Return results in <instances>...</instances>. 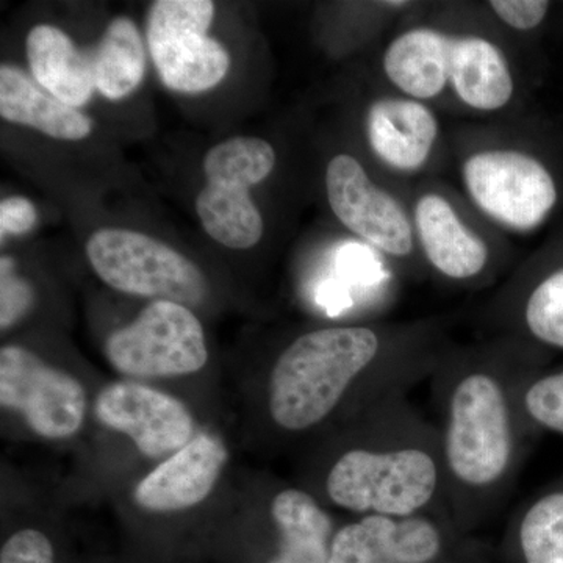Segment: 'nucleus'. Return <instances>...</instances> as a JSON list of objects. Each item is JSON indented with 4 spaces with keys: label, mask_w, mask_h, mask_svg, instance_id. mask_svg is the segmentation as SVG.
<instances>
[{
    "label": "nucleus",
    "mask_w": 563,
    "mask_h": 563,
    "mask_svg": "<svg viewBox=\"0 0 563 563\" xmlns=\"http://www.w3.org/2000/svg\"><path fill=\"white\" fill-rule=\"evenodd\" d=\"M462 176L473 202L493 221L512 231H536L561 202L558 174L543 158L529 152H477L463 163Z\"/></svg>",
    "instance_id": "423d86ee"
},
{
    "label": "nucleus",
    "mask_w": 563,
    "mask_h": 563,
    "mask_svg": "<svg viewBox=\"0 0 563 563\" xmlns=\"http://www.w3.org/2000/svg\"><path fill=\"white\" fill-rule=\"evenodd\" d=\"M548 358L526 344L512 351L443 355L431 377L451 517L470 533L501 509L537 433L518 393Z\"/></svg>",
    "instance_id": "f257e3e1"
},
{
    "label": "nucleus",
    "mask_w": 563,
    "mask_h": 563,
    "mask_svg": "<svg viewBox=\"0 0 563 563\" xmlns=\"http://www.w3.org/2000/svg\"><path fill=\"white\" fill-rule=\"evenodd\" d=\"M228 461V448L218 437L198 433L136 485L133 499L147 512L190 509L207 499Z\"/></svg>",
    "instance_id": "f8f14e48"
},
{
    "label": "nucleus",
    "mask_w": 563,
    "mask_h": 563,
    "mask_svg": "<svg viewBox=\"0 0 563 563\" xmlns=\"http://www.w3.org/2000/svg\"><path fill=\"white\" fill-rule=\"evenodd\" d=\"M274 166L276 151L257 136H233L207 152L206 185L196 199V213L211 240L235 251L261 243L265 224L251 188L265 180Z\"/></svg>",
    "instance_id": "20e7f679"
},
{
    "label": "nucleus",
    "mask_w": 563,
    "mask_h": 563,
    "mask_svg": "<svg viewBox=\"0 0 563 563\" xmlns=\"http://www.w3.org/2000/svg\"><path fill=\"white\" fill-rule=\"evenodd\" d=\"M496 16L515 31H536L547 21L551 2L544 0H493Z\"/></svg>",
    "instance_id": "393cba45"
},
{
    "label": "nucleus",
    "mask_w": 563,
    "mask_h": 563,
    "mask_svg": "<svg viewBox=\"0 0 563 563\" xmlns=\"http://www.w3.org/2000/svg\"><path fill=\"white\" fill-rule=\"evenodd\" d=\"M85 251L99 279L125 295L188 307L202 303L209 292L195 262L146 233L99 229Z\"/></svg>",
    "instance_id": "39448f33"
},
{
    "label": "nucleus",
    "mask_w": 563,
    "mask_h": 563,
    "mask_svg": "<svg viewBox=\"0 0 563 563\" xmlns=\"http://www.w3.org/2000/svg\"><path fill=\"white\" fill-rule=\"evenodd\" d=\"M33 79L58 101L79 110L95 92L90 52L79 49L62 29L35 25L27 35Z\"/></svg>",
    "instance_id": "f3484780"
},
{
    "label": "nucleus",
    "mask_w": 563,
    "mask_h": 563,
    "mask_svg": "<svg viewBox=\"0 0 563 563\" xmlns=\"http://www.w3.org/2000/svg\"><path fill=\"white\" fill-rule=\"evenodd\" d=\"M106 357L124 376L162 379L198 373L209 351L201 321L188 307L152 301L131 324L111 333Z\"/></svg>",
    "instance_id": "6e6552de"
},
{
    "label": "nucleus",
    "mask_w": 563,
    "mask_h": 563,
    "mask_svg": "<svg viewBox=\"0 0 563 563\" xmlns=\"http://www.w3.org/2000/svg\"><path fill=\"white\" fill-rule=\"evenodd\" d=\"M415 228L426 258L446 279L473 280L487 268V244L442 195L428 192L418 199Z\"/></svg>",
    "instance_id": "4468645a"
},
{
    "label": "nucleus",
    "mask_w": 563,
    "mask_h": 563,
    "mask_svg": "<svg viewBox=\"0 0 563 563\" xmlns=\"http://www.w3.org/2000/svg\"><path fill=\"white\" fill-rule=\"evenodd\" d=\"M99 422L128 435L151 459L173 455L195 437V421L184 402L139 383H114L95 402Z\"/></svg>",
    "instance_id": "9b49d317"
},
{
    "label": "nucleus",
    "mask_w": 563,
    "mask_h": 563,
    "mask_svg": "<svg viewBox=\"0 0 563 563\" xmlns=\"http://www.w3.org/2000/svg\"><path fill=\"white\" fill-rule=\"evenodd\" d=\"M0 404L21 415L36 435L69 439L84 426L87 393L76 377L20 346L0 351Z\"/></svg>",
    "instance_id": "1a4fd4ad"
},
{
    "label": "nucleus",
    "mask_w": 563,
    "mask_h": 563,
    "mask_svg": "<svg viewBox=\"0 0 563 563\" xmlns=\"http://www.w3.org/2000/svg\"><path fill=\"white\" fill-rule=\"evenodd\" d=\"M443 77L459 99L474 110H501L515 91L506 55L484 36L448 35Z\"/></svg>",
    "instance_id": "2eb2a0df"
},
{
    "label": "nucleus",
    "mask_w": 563,
    "mask_h": 563,
    "mask_svg": "<svg viewBox=\"0 0 563 563\" xmlns=\"http://www.w3.org/2000/svg\"><path fill=\"white\" fill-rule=\"evenodd\" d=\"M0 563H55L54 547L46 533L22 529L3 543Z\"/></svg>",
    "instance_id": "5701e85b"
},
{
    "label": "nucleus",
    "mask_w": 563,
    "mask_h": 563,
    "mask_svg": "<svg viewBox=\"0 0 563 563\" xmlns=\"http://www.w3.org/2000/svg\"><path fill=\"white\" fill-rule=\"evenodd\" d=\"M521 415L533 433L563 435V366L529 374L518 393Z\"/></svg>",
    "instance_id": "4be33fe9"
},
{
    "label": "nucleus",
    "mask_w": 563,
    "mask_h": 563,
    "mask_svg": "<svg viewBox=\"0 0 563 563\" xmlns=\"http://www.w3.org/2000/svg\"><path fill=\"white\" fill-rule=\"evenodd\" d=\"M96 91L109 101L129 98L146 74V52L135 22L114 18L90 52Z\"/></svg>",
    "instance_id": "6ab92c4d"
},
{
    "label": "nucleus",
    "mask_w": 563,
    "mask_h": 563,
    "mask_svg": "<svg viewBox=\"0 0 563 563\" xmlns=\"http://www.w3.org/2000/svg\"><path fill=\"white\" fill-rule=\"evenodd\" d=\"M0 117L54 140L80 141L92 131L87 114L58 101L24 70L10 65L0 68Z\"/></svg>",
    "instance_id": "a211bd4d"
},
{
    "label": "nucleus",
    "mask_w": 563,
    "mask_h": 563,
    "mask_svg": "<svg viewBox=\"0 0 563 563\" xmlns=\"http://www.w3.org/2000/svg\"><path fill=\"white\" fill-rule=\"evenodd\" d=\"M2 268V313H0V324L3 331L14 322L20 321L22 314L31 309L33 302V291L29 282L21 279L13 272V261L9 257H2L0 262Z\"/></svg>",
    "instance_id": "b1692460"
},
{
    "label": "nucleus",
    "mask_w": 563,
    "mask_h": 563,
    "mask_svg": "<svg viewBox=\"0 0 563 563\" xmlns=\"http://www.w3.org/2000/svg\"><path fill=\"white\" fill-rule=\"evenodd\" d=\"M346 433L322 472L331 506L357 518L451 517L439 428L409 395L374 404L347 421Z\"/></svg>",
    "instance_id": "7ed1b4c3"
},
{
    "label": "nucleus",
    "mask_w": 563,
    "mask_h": 563,
    "mask_svg": "<svg viewBox=\"0 0 563 563\" xmlns=\"http://www.w3.org/2000/svg\"><path fill=\"white\" fill-rule=\"evenodd\" d=\"M277 550L268 563H328L335 536L331 514L312 493L284 488L269 501Z\"/></svg>",
    "instance_id": "dca6fc26"
},
{
    "label": "nucleus",
    "mask_w": 563,
    "mask_h": 563,
    "mask_svg": "<svg viewBox=\"0 0 563 563\" xmlns=\"http://www.w3.org/2000/svg\"><path fill=\"white\" fill-rule=\"evenodd\" d=\"M38 214L35 206L22 196H10L0 202V232L7 235H24L35 228Z\"/></svg>",
    "instance_id": "a878e982"
},
{
    "label": "nucleus",
    "mask_w": 563,
    "mask_h": 563,
    "mask_svg": "<svg viewBox=\"0 0 563 563\" xmlns=\"http://www.w3.org/2000/svg\"><path fill=\"white\" fill-rule=\"evenodd\" d=\"M369 147L388 168L399 173L421 169L439 136L433 111L410 98H383L366 114Z\"/></svg>",
    "instance_id": "ddd939ff"
},
{
    "label": "nucleus",
    "mask_w": 563,
    "mask_h": 563,
    "mask_svg": "<svg viewBox=\"0 0 563 563\" xmlns=\"http://www.w3.org/2000/svg\"><path fill=\"white\" fill-rule=\"evenodd\" d=\"M210 0H158L146 24L147 47L169 90L195 95L220 85L231 68L229 52L210 38Z\"/></svg>",
    "instance_id": "0eeeda50"
},
{
    "label": "nucleus",
    "mask_w": 563,
    "mask_h": 563,
    "mask_svg": "<svg viewBox=\"0 0 563 563\" xmlns=\"http://www.w3.org/2000/svg\"><path fill=\"white\" fill-rule=\"evenodd\" d=\"M329 206L344 228L374 247L406 257L413 250V228L401 203L377 187L352 155L333 157L325 172Z\"/></svg>",
    "instance_id": "9d476101"
},
{
    "label": "nucleus",
    "mask_w": 563,
    "mask_h": 563,
    "mask_svg": "<svg viewBox=\"0 0 563 563\" xmlns=\"http://www.w3.org/2000/svg\"><path fill=\"white\" fill-rule=\"evenodd\" d=\"M510 537L518 563H563V474L517 510Z\"/></svg>",
    "instance_id": "aec40b11"
},
{
    "label": "nucleus",
    "mask_w": 563,
    "mask_h": 563,
    "mask_svg": "<svg viewBox=\"0 0 563 563\" xmlns=\"http://www.w3.org/2000/svg\"><path fill=\"white\" fill-rule=\"evenodd\" d=\"M520 324L528 336L526 346L547 358L551 352H563V250L521 296Z\"/></svg>",
    "instance_id": "412c9836"
},
{
    "label": "nucleus",
    "mask_w": 563,
    "mask_h": 563,
    "mask_svg": "<svg viewBox=\"0 0 563 563\" xmlns=\"http://www.w3.org/2000/svg\"><path fill=\"white\" fill-rule=\"evenodd\" d=\"M444 352L421 339L393 336L372 325H336L296 336L277 355L266 385L273 424L307 433L346 413L347 421L374 404L409 395L432 377Z\"/></svg>",
    "instance_id": "f03ea898"
}]
</instances>
